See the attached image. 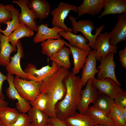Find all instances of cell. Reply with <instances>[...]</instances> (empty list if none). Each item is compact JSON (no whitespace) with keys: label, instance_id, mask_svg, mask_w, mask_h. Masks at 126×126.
<instances>
[{"label":"cell","instance_id":"cell-1","mask_svg":"<svg viewBox=\"0 0 126 126\" xmlns=\"http://www.w3.org/2000/svg\"><path fill=\"white\" fill-rule=\"evenodd\" d=\"M63 81L66 87V92L63 100L56 104L55 112L56 118L65 120L76 113L83 86L81 78L72 72L64 77Z\"/></svg>","mask_w":126,"mask_h":126},{"label":"cell","instance_id":"cell-2","mask_svg":"<svg viewBox=\"0 0 126 126\" xmlns=\"http://www.w3.org/2000/svg\"><path fill=\"white\" fill-rule=\"evenodd\" d=\"M68 69L61 67L54 74L44 81L40 82V93L46 94L48 102L45 113L49 118L56 117L55 112L56 104L63 100L66 89L63 79L69 73Z\"/></svg>","mask_w":126,"mask_h":126},{"label":"cell","instance_id":"cell-3","mask_svg":"<svg viewBox=\"0 0 126 126\" xmlns=\"http://www.w3.org/2000/svg\"><path fill=\"white\" fill-rule=\"evenodd\" d=\"M69 18L73 27L72 29L73 32L75 34H76L78 32H81L88 39L90 47L94 49L96 37L105 27V25H102L96 29L95 34L93 35L92 34V32L95 28L94 23L91 20H80L77 21V18L70 16Z\"/></svg>","mask_w":126,"mask_h":126},{"label":"cell","instance_id":"cell-4","mask_svg":"<svg viewBox=\"0 0 126 126\" xmlns=\"http://www.w3.org/2000/svg\"><path fill=\"white\" fill-rule=\"evenodd\" d=\"M13 83L20 96L30 103L33 101L40 93V82L26 80L16 76Z\"/></svg>","mask_w":126,"mask_h":126},{"label":"cell","instance_id":"cell-5","mask_svg":"<svg viewBox=\"0 0 126 126\" xmlns=\"http://www.w3.org/2000/svg\"><path fill=\"white\" fill-rule=\"evenodd\" d=\"M49 64L37 69L34 64L29 63L24 72L28 75L29 80L42 82L55 73L60 67L57 63L52 62Z\"/></svg>","mask_w":126,"mask_h":126},{"label":"cell","instance_id":"cell-6","mask_svg":"<svg viewBox=\"0 0 126 126\" xmlns=\"http://www.w3.org/2000/svg\"><path fill=\"white\" fill-rule=\"evenodd\" d=\"M71 10L77 13V7L64 2L59 4L51 13L53 16L52 23L53 27L56 26L66 31L72 32V28L68 27L64 23L65 20Z\"/></svg>","mask_w":126,"mask_h":126},{"label":"cell","instance_id":"cell-7","mask_svg":"<svg viewBox=\"0 0 126 126\" xmlns=\"http://www.w3.org/2000/svg\"><path fill=\"white\" fill-rule=\"evenodd\" d=\"M91 84L98 90L99 95L104 94L113 99L119 94L124 92L120 86L109 78L102 80L93 78L91 79Z\"/></svg>","mask_w":126,"mask_h":126},{"label":"cell","instance_id":"cell-8","mask_svg":"<svg viewBox=\"0 0 126 126\" xmlns=\"http://www.w3.org/2000/svg\"><path fill=\"white\" fill-rule=\"evenodd\" d=\"M114 53H110L104 58H101L100 61V64L97 69L99 70L98 73L97 79L102 80L109 78L113 80L119 86L121 84L116 77L115 69L116 63L114 60Z\"/></svg>","mask_w":126,"mask_h":126},{"label":"cell","instance_id":"cell-9","mask_svg":"<svg viewBox=\"0 0 126 126\" xmlns=\"http://www.w3.org/2000/svg\"><path fill=\"white\" fill-rule=\"evenodd\" d=\"M99 95L98 90L92 85L91 79H89L85 88L81 91L80 98L76 109L80 113H86L90 104L92 103L94 104Z\"/></svg>","mask_w":126,"mask_h":126},{"label":"cell","instance_id":"cell-10","mask_svg":"<svg viewBox=\"0 0 126 126\" xmlns=\"http://www.w3.org/2000/svg\"><path fill=\"white\" fill-rule=\"evenodd\" d=\"M108 33H100L95 40L94 50H96V58L99 61L101 58H104L110 53H117V46H111L109 43Z\"/></svg>","mask_w":126,"mask_h":126},{"label":"cell","instance_id":"cell-11","mask_svg":"<svg viewBox=\"0 0 126 126\" xmlns=\"http://www.w3.org/2000/svg\"><path fill=\"white\" fill-rule=\"evenodd\" d=\"M27 0H14L12 2L18 5L21 8V13L18 18L20 24H25L32 31L37 32L38 27L34 20L37 17L33 11L28 7Z\"/></svg>","mask_w":126,"mask_h":126},{"label":"cell","instance_id":"cell-12","mask_svg":"<svg viewBox=\"0 0 126 126\" xmlns=\"http://www.w3.org/2000/svg\"><path fill=\"white\" fill-rule=\"evenodd\" d=\"M17 48V53L13 57L10 56V61L6 66L8 73L14 74L20 78L29 80L28 75L22 69L20 64L21 58L24 56V51L21 41L18 40L16 44Z\"/></svg>","mask_w":126,"mask_h":126},{"label":"cell","instance_id":"cell-13","mask_svg":"<svg viewBox=\"0 0 126 126\" xmlns=\"http://www.w3.org/2000/svg\"><path fill=\"white\" fill-rule=\"evenodd\" d=\"M7 76L9 86L6 89L7 95L12 100H17L16 105L17 110L20 113H25L31 108L30 103L22 98L18 93L14 84V77L13 75L8 73Z\"/></svg>","mask_w":126,"mask_h":126},{"label":"cell","instance_id":"cell-14","mask_svg":"<svg viewBox=\"0 0 126 126\" xmlns=\"http://www.w3.org/2000/svg\"><path fill=\"white\" fill-rule=\"evenodd\" d=\"M108 35L110 44L112 46L126 40V13L118 15L115 27Z\"/></svg>","mask_w":126,"mask_h":126},{"label":"cell","instance_id":"cell-15","mask_svg":"<svg viewBox=\"0 0 126 126\" xmlns=\"http://www.w3.org/2000/svg\"><path fill=\"white\" fill-rule=\"evenodd\" d=\"M46 23L37 25V33L33 39L35 43L42 42L49 39H58L61 38L59 33L61 32L66 31L64 29L55 26L52 28L49 27Z\"/></svg>","mask_w":126,"mask_h":126},{"label":"cell","instance_id":"cell-16","mask_svg":"<svg viewBox=\"0 0 126 126\" xmlns=\"http://www.w3.org/2000/svg\"><path fill=\"white\" fill-rule=\"evenodd\" d=\"M96 50H91L87 57L86 63L82 69L81 78L83 86L86 85L88 80L95 78L96 74L99 70L96 68L97 60L96 58Z\"/></svg>","mask_w":126,"mask_h":126},{"label":"cell","instance_id":"cell-17","mask_svg":"<svg viewBox=\"0 0 126 126\" xmlns=\"http://www.w3.org/2000/svg\"><path fill=\"white\" fill-rule=\"evenodd\" d=\"M65 45L70 49L73 59L74 67L72 70L74 75L78 74L83 69L86 62L89 51L77 47L72 46L65 41Z\"/></svg>","mask_w":126,"mask_h":126},{"label":"cell","instance_id":"cell-18","mask_svg":"<svg viewBox=\"0 0 126 126\" xmlns=\"http://www.w3.org/2000/svg\"><path fill=\"white\" fill-rule=\"evenodd\" d=\"M104 0H84L77 7L78 16L88 14L94 16L98 14L103 7Z\"/></svg>","mask_w":126,"mask_h":126},{"label":"cell","instance_id":"cell-19","mask_svg":"<svg viewBox=\"0 0 126 126\" xmlns=\"http://www.w3.org/2000/svg\"><path fill=\"white\" fill-rule=\"evenodd\" d=\"M104 10L98 17L100 18L109 14L126 13V0H104Z\"/></svg>","mask_w":126,"mask_h":126},{"label":"cell","instance_id":"cell-20","mask_svg":"<svg viewBox=\"0 0 126 126\" xmlns=\"http://www.w3.org/2000/svg\"><path fill=\"white\" fill-rule=\"evenodd\" d=\"M27 6L32 10L37 18L43 20L47 18L51 11L50 4L46 0H27Z\"/></svg>","mask_w":126,"mask_h":126},{"label":"cell","instance_id":"cell-21","mask_svg":"<svg viewBox=\"0 0 126 126\" xmlns=\"http://www.w3.org/2000/svg\"><path fill=\"white\" fill-rule=\"evenodd\" d=\"M59 34L67 39L68 44L72 46L78 47L88 51L91 50L89 44H87L88 39L81 34L75 35L68 31L61 32Z\"/></svg>","mask_w":126,"mask_h":126},{"label":"cell","instance_id":"cell-22","mask_svg":"<svg viewBox=\"0 0 126 126\" xmlns=\"http://www.w3.org/2000/svg\"><path fill=\"white\" fill-rule=\"evenodd\" d=\"M1 47L0 51V65L6 66L10 63V55L12 52L17 50L7 39L8 37L0 33V34Z\"/></svg>","mask_w":126,"mask_h":126},{"label":"cell","instance_id":"cell-23","mask_svg":"<svg viewBox=\"0 0 126 126\" xmlns=\"http://www.w3.org/2000/svg\"><path fill=\"white\" fill-rule=\"evenodd\" d=\"M86 113L95 124L102 126L114 125L106 113L94 106L89 107Z\"/></svg>","mask_w":126,"mask_h":126},{"label":"cell","instance_id":"cell-24","mask_svg":"<svg viewBox=\"0 0 126 126\" xmlns=\"http://www.w3.org/2000/svg\"><path fill=\"white\" fill-rule=\"evenodd\" d=\"M5 6L6 9L11 12L12 18L11 20L8 21L5 23V24L7 25V27L5 30H2L0 26V33H2L4 35L8 37L20 25L18 19L20 13L19 10L12 5L6 4Z\"/></svg>","mask_w":126,"mask_h":126},{"label":"cell","instance_id":"cell-25","mask_svg":"<svg viewBox=\"0 0 126 126\" xmlns=\"http://www.w3.org/2000/svg\"><path fill=\"white\" fill-rule=\"evenodd\" d=\"M71 54L70 48L64 46L58 52L52 55L49 59L60 67H63L68 69L71 65L69 59V56Z\"/></svg>","mask_w":126,"mask_h":126},{"label":"cell","instance_id":"cell-26","mask_svg":"<svg viewBox=\"0 0 126 126\" xmlns=\"http://www.w3.org/2000/svg\"><path fill=\"white\" fill-rule=\"evenodd\" d=\"M65 41L61 38L49 39L41 43V52L50 57L52 55L58 52L65 45Z\"/></svg>","mask_w":126,"mask_h":126},{"label":"cell","instance_id":"cell-27","mask_svg":"<svg viewBox=\"0 0 126 126\" xmlns=\"http://www.w3.org/2000/svg\"><path fill=\"white\" fill-rule=\"evenodd\" d=\"M34 31L28 27L25 24H20L18 28L7 38L11 45L16 48V44L19 39L24 37H30L33 36Z\"/></svg>","mask_w":126,"mask_h":126},{"label":"cell","instance_id":"cell-28","mask_svg":"<svg viewBox=\"0 0 126 126\" xmlns=\"http://www.w3.org/2000/svg\"><path fill=\"white\" fill-rule=\"evenodd\" d=\"M28 112V116L32 126H48L49 118L44 112L33 107Z\"/></svg>","mask_w":126,"mask_h":126},{"label":"cell","instance_id":"cell-29","mask_svg":"<svg viewBox=\"0 0 126 126\" xmlns=\"http://www.w3.org/2000/svg\"><path fill=\"white\" fill-rule=\"evenodd\" d=\"M65 120L68 126H94L95 124L86 113L76 112Z\"/></svg>","mask_w":126,"mask_h":126},{"label":"cell","instance_id":"cell-30","mask_svg":"<svg viewBox=\"0 0 126 126\" xmlns=\"http://www.w3.org/2000/svg\"><path fill=\"white\" fill-rule=\"evenodd\" d=\"M20 112L15 108L7 107L0 113L1 126H11L16 121Z\"/></svg>","mask_w":126,"mask_h":126},{"label":"cell","instance_id":"cell-31","mask_svg":"<svg viewBox=\"0 0 126 126\" xmlns=\"http://www.w3.org/2000/svg\"><path fill=\"white\" fill-rule=\"evenodd\" d=\"M113 122L115 126H126V120L124 118L122 108L114 104L107 116Z\"/></svg>","mask_w":126,"mask_h":126},{"label":"cell","instance_id":"cell-32","mask_svg":"<svg viewBox=\"0 0 126 126\" xmlns=\"http://www.w3.org/2000/svg\"><path fill=\"white\" fill-rule=\"evenodd\" d=\"M115 104L114 99L104 94H100L93 106L108 115L111 108Z\"/></svg>","mask_w":126,"mask_h":126},{"label":"cell","instance_id":"cell-33","mask_svg":"<svg viewBox=\"0 0 126 126\" xmlns=\"http://www.w3.org/2000/svg\"><path fill=\"white\" fill-rule=\"evenodd\" d=\"M48 102V96L46 94L40 93L33 102L30 103L32 107L45 112Z\"/></svg>","mask_w":126,"mask_h":126},{"label":"cell","instance_id":"cell-34","mask_svg":"<svg viewBox=\"0 0 126 126\" xmlns=\"http://www.w3.org/2000/svg\"><path fill=\"white\" fill-rule=\"evenodd\" d=\"M12 18L11 12L7 10L5 5L0 3V23L5 24L7 21Z\"/></svg>","mask_w":126,"mask_h":126},{"label":"cell","instance_id":"cell-35","mask_svg":"<svg viewBox=\"0 0 126 126\" xmlns=\"http://www.w3.org/2000/svg\"><path fill=\"white\" fill-rule=\"evenodd\" d=\"M11 126H32L28 115L20 113L15 122Z\"/></svg>","mask_w":126,"mask_h":126},{"label":"cell","instance_id":"cell-36","mask_svg":"<svg viewBox=\"0 0 126 126\" xmlns=\"http://www.w3.org/2000/svg\"><path fill=\"white\" fill-rule=\"evenodd\" d=\"M114 100L115 104L122 108H126V92L119 94Z\"/></svg>","mask_w":126,"mask_h":126},{"label":"cell","instance_id":"cell-37","mask_svg":"<svg viewBox=\"0 0 126 126\" xmlns=\"http://www.w3.org/2000/svg\"><path fill=\"white\" fill-rule=\"evenodd\" d=\"M52 126H68L65 120H60L56 117L49 118V122Z\"/></svg>","mask_w":126,"mask_h":126},{"label":"cell","instance_id":"cell-38","mask_svg":"<svg viewBox=\"0 0 126 126\" xmlns=\"http://www.w3.org/2000/svg\"><path fill=\"white\" fill-rule=\"evenodd\" d=\"M120 57L119 60L120 62L122 67L126 69V46L124 49L121 50L119 52Z\"/></svg>","mask_w":126,"mask_h":126},{"label":"cell","instance_id":"cell-39","mask_svg":"<svg viewBox=\"0 0 126 126\" xmlns=\"http://www.w3.org/2000/svg\"><path fill=\"white\" fill-rule=\"evenodd\" d=\"M7 79V76L3 74L0 71V98L3 99L4 96L2 91V86L4 81Z\"/></svg>","mask_w":126,"mask_h":126},{"label":"cell","instance_id":"cell-40","mask_svg":"<svg viewBox=\"0 0 126 126\" xmlns=\"http://www.w3.org/2000/svg\"><path fill=\"white\" fill-rule=\"evenodd\" d=\"M7 102L4 99L0 98V113L4 108L7 107Z\"/></svg>","mask_w":126,"mask_h":126},{"label":"cell","instance_id":"cell-41","mask_svg":"<svg viewBox=\"0 0 126 126\" xmlns=\"http://www.w3.org/2000/svg\"><path fill=\"white\" fill-rule=\"evenodd\" d=\"M122 111L124 118L126 120V108H122Z\"/></svg>","mask_w":126,"mask_h":126},{"label":"cell","instance_id":"cell-42","mask_svg":"<svg viewBox=\"0 0 126 126\" xmlns=\"http://www.w3.org/2000/svg\"><path fill=\"white\" fill-rule=\"evenodd\" d=\"M94 126H115L114 125H107V126H102L97 124H95Z\"/></svg>","mask_w":126,"mask_h":126},{"label":"cell","instance_id":"cell-43","mask_svg":"<svg viewBox=\"0 0 126 126\" xmlns=\"http://www.w3.org/2000/svg\"><path fill=\"white\" fill-rule=\"evenodd\" d=\"M48 126H52V125L49 123L48 124Z\"/></svg>","mask_w":126,"mask_h":126},{"label":"cell","instance_id":"cell-44","mask_svg":"<svg viewBox=\"0 0 126 126\" xmlns=\"http://www.w3.org/2000/svg\"><path fill=\"white\" fill-rule=\"evenodd\" d=\"M1 42H0V50L1 49Z\"/></svg>","mask_w":126,"mask_h":126},{"label":"cell","instance_id":"cell-45","mask_svg":"<svg viewBox=\"0 0 126 126\" xmlns=\"http://www.w3.org/2000/svg\"><path fill=\"white\" fill-rule=\"evenodd\" d=\"M0 126H1V125H0Z\"/></svg>","mask_w":126,"mask_h":126}]
</instances>
